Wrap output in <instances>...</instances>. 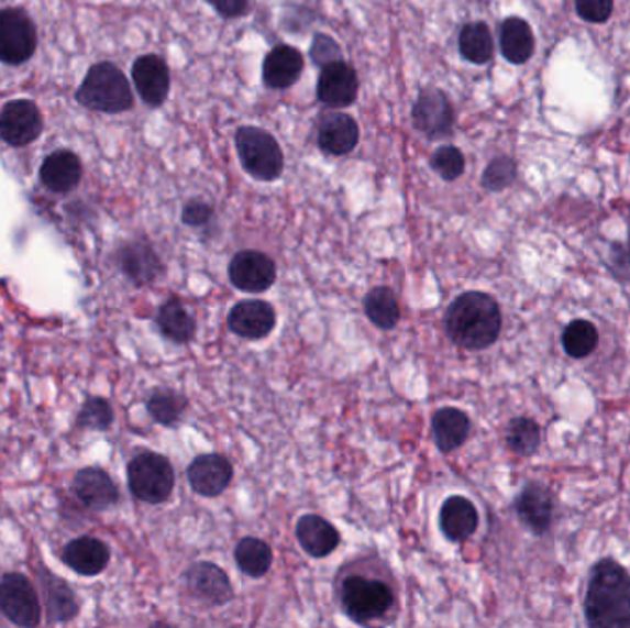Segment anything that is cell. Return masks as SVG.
<instances>
[{
	"instance_id": "1",
	"label": "cell",
	"mask_w": 630,
	"mask_h": 628,
	"mask_svg": "<svg viewBox=\"0 0 630 628\" xmlns=\"http://www.w3.org/2000/svg\"><path fill=\"white\" fill-rule=\"evenodd\" d=\"M585 617L592 628H630V573L614 559L592 568Z\"/></svg>"
},
{
	"instance_id": "2",
	"label": "cell",
	"mask_w": 630,
	"mask_h": 628,
	"mask_svg": "<svg viewBox=\"0 0 630 628\" xmlns=\"http://www.w3.org/2000/svg\"><path fill=\"white\" fill-rule=\"evenodd\" d=\"M444 329L454 345L465 351H485L500 338V305L483 291H466L449 306Z\"/></svg>"
},
{
	"instance_id": "3",
	"label": "cell",
	"mask_w": 630,
	"mask_h": 628,
	"mask_svg": "<svg viewBox=\"0 0 630 628\" xmlns=\"http://www.w3.org/2000/svg\"><path fill=\"white\" fill-rule=\"evenodd\" d=\"M341 610L351 621L371 625L386 616L395 605V592L380 577L346 573L338 584Z\"/></svg>"
},
{
	"instance_id": "4",
	"label": "cell",
	"mask_w": 630,
	"mask_h": 628,
	"mask_svg": "<svg viewBox=\"0 0 630 628\" xmlns=\"http://www.w3.org/2000/svg\"><path fill=\"white\" fill-rule=\"evenodd\" d=\"M76 100L98 113H124L133 108L130 81L117 65L109 62L97 63L89 68L76 92Z\"/></svg>"
},
{
	"instance_id": "5",
	"label": "cell",
	"mask_w": 630,
	"mask_h": 628,
	"mask_svg": "<svg viewBox=\"0 0 630 628\" xmlns=\"http://www.w3.org/2000/svg\"><path fill=\"white\" fill-rule=\"evenodd\" d=\"M244 170L258 181H275L285 172V153L269 131L244 125L234 136Z\"/></svg>"
},
{
	"instance_id": "6",
	"label": "cell",
	"mask_w": 630,
	"mask_h": 628,
	"mask_svg": "<svg viewBox=\"0 0 630 628\" xmlns=\"http://www.w3.org/2000/svg\"><path fill=\"white\" fill-rule=\"evenodd\" d=\"M128 485L133 496L144 504H165L176 485L174 466L159 453H139L128 464Z\"/></svg>"
},
{
	"instance_id": "7",
	"label": "cell",
	"mask_w": 630,
	"mask_h": 628,
	"mask_svg": "<svg viewBox=\"0 0 630 628\" xmlns=\"http://www.w3.org/2000/svg\"><path fill=\"white\" fill-rule=\"evenodd\" d=\"M37 32L29 13L19 8L0 10V62L23 65L34 56Z\"/></svg>"
},
{
	"instance_id": "8",
	"label": "cell",
	"mask_w": 630,
	"mask_h": 628,
	"mask_svg": "<svg viewBox=\"0 0 630 628\" xmlns=\"http://www.w3.org/2000/svg\"><path fill=\"white\" fill-rule=\"evenodd\" d=\"M0 612L19 627L41 621V605L34 584L21 573H8L0 581Z\"/></svg>"
},
{
	"instance_id": "9",
	"label": "cell",
	"mask_w": 630,
	"mask_h": 628,
	"mask_svg": "<svg viewBox=\"0 0 630 628\" xmlns=\"http://www.w3.org/2000/svg\"><path fill=\"white\" fill-rule=\"evenodd\" d=\"M411 117L415 128L428 139L449 136L454 130V106L438 87H428L424 91H420L415 100Z\"/></svg>"
},
{
	"instance_id": "10",
	"label": "cell",
	"mask_w": 630,
	"mask_h": 628,
	"mask_svg": "<svg viewBox=\"0 0 630 628\" xmlns=\"http://www.w3.org/2000/svg\"><path fill=\"white\" fill-rule=\"evenodd\" d=\"M41 133L43 114L32 100H13L0 111V139L10 146H29Z\"/></svg>"
},
{
	"instance_id": "11",
	"label": "cell",
	"mask_w": 630,
	"mask_h": 628,
	"mask_svg": "<svg viewBox=\"0 0 630 628\" xmlns=\"http://www.w3.org/2000/svg\"><path fill=\"white\" fill-rule=\"evenodd\" d=\"M229 278L234 288L247 294H264L277 280V266L272 256L262 251H240L229 264Z\"/></svg>"
},
{
	"instance_id": "12",
	"label": "cell",
	"mask_w": 630,
	"mask_h": 628,
	"mask_svg": "<svg viewBox=\"0 0 630 628\" xmlns=\"http://www.w3.org/2000/svg\"><path fill=\"white\" fill-rule=\"evenodd\" d=\"M358 74L349 63H330L321 68L318 80V98L324 106L332 109H343L353 106L358 98Z\"/></svg>"
},
{
	"instance_id": "13",
	"label": "cell",
	"mask_w": 630,
	"mask_h": 628,
	"mask_svg": "<svg viewBox=\"0 0 630 628\" xmlns=\"http://www.w3.org/2000/svg\"><path fill=\"white\" fill-rule=\"evenodd\" d=\"M133 84L139 97L150 108H159L170 95V68L157 54H146L133 63L131 68Z\"/></svg>"
},
{
	"instance_id": "14",
	"label": "cell",
	"mask_w": 630,
	"mask_h": 628,
	"mask_svg": "<svg viewBox=\"0 0 630 628\" xmlns=\"http://www.w3.org/2000/svg\"><path fill=\"white\" fill-rule=\"evenodd\" d=\"M515 513L526 529L537 537H542L544 532L550 531L551 524H553V515H555L553 494L550 488L540 483H528L515 499Z\"/></svg>"
},
{
	"instance_id": "15",
	"label": "cell",
	"mask_w": 630,
	"mask_h": 628,
	"mask_svg": "<svg viewBox=\"0 0 630 628\" xmlns=\"http://www.w3.org/2000/svg\"><path fill=\"white\" fill-rule=\"evenodd\" d=\"M187 588L201 605L222 606L233 599V586L228 573L210 562H198L185 575Z\"/></svg>"
},
{
	"instance_id": "16",
	"label": "cell",
	"mask_w": 630,
	"mask_h": 628,
	"mask_svg": "<svg viewBox=\"0 0 630 628\" xmlns=\"http://www.w3.org/2000/svg\"><path fill=\"white\" fill-rule=\"evenodd\" d=\"M233 480V464L218 453H205L188 466V482L194 493L205 498H217Z\"/></svg>"
},
{
	"instance_id": "17",
	"label": "cell",
	"mask_w": 630,
	"mask_h": 628,
	"mask_svg": "<svg viewBox=\"0 0 630 628\" xmlns=\"http://www.w3.org/2000/svg\"><path fill=\"white\" fill-rule=\"evenodd\" d=\"M229 329L244 340H264L277 324V313L266 300H242L229 313Z\"/></svg>"
},
{
	"instance_id": "18",
	"label": "cell",
	"mask_w": 630,
	"mask_h": 628,
	"mask_svg": "<svg viewBox=\"0 0 630 628\" xmlns=\"http://www.w3.org/2000/svg\"><path fill=\"white\" fill-rule=\"evenodd\" d=\"M305 70V57L296 46L277 45L267 52L262 65V78L269 89L280 91L296 86Z\"/></svg>"
},
{
	"instance_id": "19",
	"label": "cell",
	"mask_w": 630,
	"mask_h": 628,
	"mask_svg": "<svg viewBox=\"0 0 630 628\" xmlns=\"http://www.w3.org/2000/svg\"><path fill=\"white\" fill-rule=\"evenodd\" d=\"M360 128L346 113L324 114L318 128V144L327 155H349L358 146Z\"/></svg>"
},
{
	"instance_id": "20",
	"label": "cell",
	"mask_w": 630,
	"mask_h": 628,
	"mask_svg": "<svg viewBox=\"0 0 630 628\" xmlns=\"http://www.w3.org/2000/svg\"><path fill=\"white\" fill-rule=\"evenodd\" d=\"M81 176L84 166L80 157L68 150L51 153L41 165V183L54 194L73 192L80 185Z\"/></svg>"
},
{
	"instance_id": "21",
	"label": "cell",
	"mask_w": 630,
	"mask_h": 628,
	"mask_svg": "<svg viewBox=\"0 0 630 628\" xmlns=\"http://www.w3.org/2000/svg\"><path fill=\"white\" fill-rule=\"evenodd\" d=\"M75 493L92 510H106L119 502V488L102 469H84L76 474Z\"/></svg>"
},
{
	"instance_id": "22",
	"label": "cell",
	"mask_w": 630,
	"mask_h": 628,
	"mask_svg": "<svg viewBox=\"0 0 630 628\" xmlns=\"http://www.w3.org/2000/svg\"><path fill=\"white\" fill-rule=\"evenodd\" d=\"M297 540L308 555L324 559L340 546V532L330 521L318 515H305L296 527Z\"/></svg>"
},
{
	"instance_id": "23",
	"label": "cell",
	"mask_w": 630,
	"mask_h": 628,
	"mask_svg": "<svg viewBox=\"0 0 630 628\" xmlns=\"http://www.w3.org/2000/svg\"><path fill=\"white\" fill-rule=\"evenodd\" d=\"M439 524L450 542H463L476 532L479 516L471 499L465 496H450L441 507Z\"/></svg>"
},
{
	"instance_id": "24",
	"label": "cell",
	"mask_w": 630,
	"mask_h": 628,
	"mask_svg": "<svg viewBox=\"0 0 630 628\" xmlns=\"http://www.w3.org/2000/svg\"><path fill=\"white\" fill-rule=\"evenodd\" d=\"M63 561L76 573L95 577L108 568L109 548L95 537L76 538L63 551Z\"/></svg>"
},
{
	"instance_id": "25",
	"label": "cell",
	"mask_w": 630,
	"mask_h": 628,
	"mask_svg": "<svg viewBox=\"0 0 630 628\" xmlns=\"http://www.w3.org/2000/svg\"><path fill=\"white\" fill-rule=\"evenodd\" d=\"M119 261L125 277L135 286L154 283L163 272V264L154 247L144 242H131L124 245L120 251Z\"/></svg>"
},
{
	"instance_id": "26",
	"label": "cell",
	"mask_w": 630,
	"mask_h": 628,
	"mask_svg": "<svg viewBox=\"0 0 630 628\" xmlns=\"http://www.w3.org/2000/svg\"><path fill=\"white\" fill-rule=\"evenodd\" d=\"M432 433L441 452H454L471 433V419L457 408L439 409L433 415Z\"/></svg>"
},
{
	"instance_id": "27",
	"label": "cell",
	"mask_w": 630,
	"mask_h": 628,
	"mask_svg": "<svg viewBox=\"0 0 630 628\" xmlns=\"http://www.w3.org/2000/svg\"><path fill=\"white\" fill-rule=\"evenodd\" d=\"M501 56L512 65L528 63L534 54V34L520 18H507L500 26Z\"/></svg>"
},
{
	"instance_id": "28",
	"label": "cell",
	"mask_w": 630,
	"mask_h": 628,
	"mask_svg": "<svg viewBox=\"0 0 630 628\" xmlns=\"http://www.w3.org/2000/svg\"><path fill=\"white\" fill-rule=\"evenodd\" d=\"M155 321H157L161 334L177 345H185L188 341H192L194 335H196V321L190 316V311L183 306L181 300H166L165 305L161 306L159 311H157Z\"/></svg>"
},
{
	"instance_id": "29",
	"label": "cell",
	"mask_w": 630,
	"mask_h": 628,
	"mask_svg": "<svg viewBox=\"0 0 630 628\" xmlns=\"http://www.w3.org/2000/svg\"><path fill=\"white\" fill-rule=\"evenodd\" d=\"M234 561L240 572L253 579H261L272 568L273 551L261 538L245 537L236 543Z\"/></svg>"
},
{
	"instance_id": "30",
	"label": "cell",
	"mask_w": 630,
	"mask_h": 628,
	"mask_svg": "<svg viewBox=\"0 0 630 628\" xmlns=\"http://www.w3.org/2000/svg\"><path fill=\"white\" fill-rule=\"evenodd\" d=\"M460 52L466 62L485 65L495 56V40L490 29L482 21L468 23L460 32Z\"/></svg>"
},
{
	"instance_id": "31",
	"label": "cell",
	"mask_w": 630,
	"mask_h": 628,
	"mask_svg": "<svg viewBox=\"0 0 630 628\" xmlns=\"http://www.w3.org/2000/svg\"><path fill=\"white\" fill-rule=\"evenodd\" d=\"M365 313L376 329L391 330L400 321V306L391 288L378 286L365 295Z\"/></svg>"
},
{
	"instance_id": "32",
	"label": "cell",
	"mask_w": 630,
	"mask_h": 628,
	"mask_svg": "<svg viewBox=\"0 0 630 628\" xmlns=\"http://www.w3.org/2000/svg\"><path fill=\"white\" fill-rule=\"evenodd\" d=\"M542 436H540V426L529 417H517L507 426L506 444L512 453L520 458H531L539 452Z\"/></svg>"
},
{
	"instance_id": "33",
	"label": "cell",
	"mask_w": 630,
	"mask_h": 628,
	"mask_svg": "<svg viewBox=\"0 0 630 628\" xmlns=\"http://www.w3.org/2000/svg\"><path fill=\"white\" fill-rule=\"evenodd\" d=\"M599 345V332L596 324L586 321V319H575L564 329L563 349L570 357L583 360L590 356Z\"/></svg>"
},
{
	"instance_id": "34",
	"label": "cell",
	"mask_w": 630,
	"mask_h": 628,
	"mask_svg": "<svg viewBox=\"0 0 630 628\" xmlns=\"http://www.w3.org/2000/svg\"><path fill=\"white\" fill-rule=\"evenodd\" d=\"M187 406V398L174 389H155L146 403L150 417L161 426H176Z\"/></svg>"
},
{
	"instance_id": "35",
	"label": "cell",
	"mask_w": 630,
	"mask_h": 628,
	"mask_svg": "<svg viewBox=\"0 0 630 628\" xmlns=\"http://www.w3.org/2000/svg\"><path fill=\"white\" fill-rule=\"evenodd\" d=\"M52 579V583L48 584V590H46V610H48V617L51 621H68L76 616L78 612V605H76V597L70 590L67 588V584L62 583L59 579Z\"/></svg>"
},
{
	"instance_id": "36",
	"label": "cell",
	"mask_w": 630,
	"mask_h": 628,
	"mask_svg": "<svg viewBox=\"0 0 630 628\" xmlns=\"http://www.w3.org/2000/svg\"><path fill=\"white\" fill-rule=\"evenodd\" d=\"M517 163L511 157L501 155V157L490 161L483 172L482 187L488 192H501L507 187H511L517 179Z\"/></svg>"
},
{
	"instance_id": "37",
	"label": "cell",
	"mask_w": 630,
	"mask_h": 628,
	"mask_svg": "<svg viewBox=\"0 0 630 628\" xmlns=\"http://www.w3.org/2000/svg\"><path fill=\"white\" fill-rule=\"evenodd\" d=\"M432 168L444 181H455L465 174V155L460 147L441 146L432 155Z\"/></svg>"
},
{
	"instance_id": "38",
	"label": "cell",
	"mask_w": 630,
	"mask_h": 628,
	"mask_svg": "<svg viewBox=\"0 0 630 628\" xmlns=\"http://www.w3.org/2000/svg\"><path fill=\"white\" fill-rule=\"evenodd\" d=\"M114 414L111 404L103 398H89L81 408L78 422L89 430L106 431L113 425Z\"/></svg>"
},
{
	"instance_id": "39",
	"label": "cell",
	"mask_w": 630,
	"mask_h": 628,
	"mask_svg": "<svg viewBox=\"0 0 630 628\" xmlns=\"http://www.w3.org/2000/svg\"><path fill=\"white\" fill-rule=\"evenodd\" d=\"M575 10L586 23H607L612 18L614 0H575Z\"/></svg>"
},
{
	"instance_id": "40",
	"label": "cell",
	"mask_w": 630,
	"mask_h": 628,
	"mask_svg": "<svg viewBox=\"0 0 630 628\" xmlns=\"http://www.w3.org/2000/svg\"><path fill=\"white\" fill-rule=\"evenodd\" d=\"M310 57H312V62L321 68L327 67L330 63L343 59L338 43L324 34H318L313 37L312 46H310Z\"/></svg>"
},
{
	"instance_id": "41",
	"label": "cell",
	"mask_w": 630,
	"mask_h": 628,
	"mask_svg": "<svg viewBox=\"0 0 630 628\" xmlns=\"http://www.w3.org/2000/svg\"><path fill=\"white\" fill-rule=\"evenodd\" d=\"M214 218V209L205 201L192 199L183 207L181 220L188 227H203Z\"/></svg>"
},
{
	"instance_id": "42",
	"label": "cell",
	"mask_w": 630,
	"mask_h": 628,
	"mask_svg": "<svg viewBox=\"0 0 630 628\" xmlns=\"http://www.w3.org/2000/svg\"><path fill=\"white\" fill-rule=\"evenodd\" d=\"M214 8L222 18L236 19L244 18L250 12V0H205Z\"/></svg>"
},
{
	"instance_id": "43",
	"label": "cell",
	"mask_w": 630,
	"mask_h": 628,
	"mask_svg": "<svg viewBox=\"0 0 630 628\" xmlns=\"http://www.w3.org/2000/svg\"><path fill=\"white\" fill-rule=\"evenodd\" d=\"M610 269H612L614 277L619 278V280H629L630 251L625 250L621 244L612 245V253H610Z\"/></svg>"
}]
</instances>
